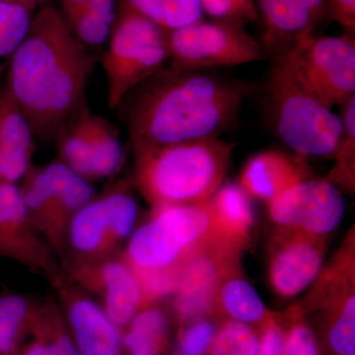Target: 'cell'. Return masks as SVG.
Instances as JSON below:
<instances>
[{"label":"cell","mask_w":355,"mask_h":355,"mask_svg":"<svg viewBox=\"0 0 355 355\" xmlns=\"http://www.w3.org/2000/svg\"><path fill=\"white\" fill-rule=\"evenodd\" d=\"M95 64L96 58L74 36L57 7H40L11 55L6 86L34 135L55 139L87 107L86 88Z\"/></svg>","instance_id":"2"},{"label":"cell","mask_w":355,"mask_h":355,"mask_svg":"<svg viewBox=\"0 0 355 355\" xmlns=\"http://www.w3.org/2000/svg\"><path fill=\"white\" fill-rule=\"evenodd\" d=\"M21 181L28 216L62 265L69 222L95 197L94 188L58 160L46 166L32 165Z\"/></svg>","instance_id":"8"},{"label":"cell","mask_w":355,"mask_h":355,"mask_svg":"<svg viewBox=\"0 0 355 355\" xmlns=\"http://www.w3.org/2000/svg\"><path fill=\"white\" fill-rule=\"evenodd\" d=\"M31 161L26 154L0 150V184H17L31 167Z\"/></svg>","instance_id":"34"},{"label":"cell","mask_w":355,"mask_h":355,"mask_svg":"<svg viewBox=\"0 0 355 355\" xmlns=\"http://www.w3.org/2000/svg\"><path fill=\"white\" fill-rule=\"evenodd\" d=\"M139 205L128 183L114 186L83 205L65 234L62 270L71 265L99 263L118 256L135 231Z\"/></svg>","instance_id":"7"},{"label":"cell","mask_w":355,"mask_h":355,"mask_svg":"<svg viewBox=\"0 0 355 355\" xmlns=\"http://www.w3.org/2000/svg\"><path fill=\"white\" fill-rule=\"evenodd\" d=\"M125 161V149L118 130L106 119L93 118V174L94 181L118 174Z\"/></svg>","instance_id":"28"},{"label":"cell","mask_w":355,"mask_h":355,"mask_svg":"<svg viewBox=\"0 0 355 355\" xmlns=\"http://www.w3.org/2000/svg\"><path fill=\"white\" fill-rule=\"evenodd\" d=\"M263 26V39L273 50H286L313 34L326 21L324 0H254Z\"/></svg>","instance_id":"17"},{"label":"cell","mask_w":355,"mask_h":355,"mask_svg":"<svg viewBox=\"0 0 355 355\" xmlns=\"http://www.w3.org/2000/svg\"><path fill=\"white\" fill-rule=\"evenodd\" d=\"M64 272L67 282L98 296L99 304L121 331L140 311L151 305L121 254L99 263L67 266Z\"/></svg>","instance_id":"13"},{"label":"cell","mask_w":355,"mask_h":355,"mask_svg":"<svg viewBox=\"0 0 355 355\" xmlns=\"http://www.w3.org/2000/svg\"><path fill=\"white\" fill-rule=\"evenodd\" d=\"M31 20L32 14L17 2L0 1V60L17 50Z\"/></svg>","instance_id":"31"},{"label":"cell","mask_w":355,"mask_h":355,"mask_svg":"<svg viewBox=\"0 0 355 355\" xmlns=\"http://www.w3.org/2000/svg\"><path fill=\"white\" fill-rule=\"evenodd\" d=\"M259 331L260 347L257 355H284V331L279 315Z\"/></svg>","instance_id":"35"},{"label":"cell","mask_w":355,"mask_h":355,"mask_svg":"<svg viewBox=\"0 0 355 355\" xmlns=\"http://www.w3.org/2000/svg\"><path fill=\"white\" fill-rule=\"evenodd\" d=\"M222 234L246 246L254 223L251 197L238 184H221L210 198Z\"/></svg>","instance_id":"22"},{"label":"cell","mask_w":355,"mask_h":355,"mask_svg":"<svg viewBox=\"0 0 355 355\" xmlns=\"http://www.w3.org/2000/svg\"><path fill=\"white\" fill-rule=\"evenodd\" d=\"M55 291L70 335L80 355H127L123 331L99 303L67 280Z\"/></svg>","instance_id":"16"},{"label":"cell","mask_w":355,"mask_h":355,"mask_svg":"<svg viewBox=\"0 0 355 355\" xmlns=\"http://www.w3.org/2000/svg\"><path fill=\"white\" fill-rule=\"evenodd\" d=\"M326 20L334 21L349 34L355 31V0H324Z\"/></svg>","instance_id":"36"},{"label":"cell","mask_w":355,"mask_h":355,"mask_svg":"<svg viewBox=\"0 0 355 355\" xmlns=\"http://www.w3.org/2000/svg\"><path fill=\"white\" fill-rule=\"evenodd\" d=\"M40 302L21 294L0 295V355H19Z\"/></svg>","instance_id":"24"},{"label":"cell","mask_w":355,"mask_h":355,"mask_svg":"<svg viewBox=\"0 0 355 355\" xmlns=\"http://www.w3.org/2000/svg\"><path fill=\"white\" fill-rule=\"evenodd\" d=\"M277 55L298 83L329 109L355 95V40L307 35Z\"/></svg>","instance_id":"10"},{"label":"cell","mask_w":355,"mask_h":355,"mask_svg":"<svg viewBox=\"0 0 355 355\" xmlns=\"http://www.w3.org/2000/svg\"><path fill=\"white\" fill-rule=\"evenodd\" d=\"M340 107L342 135L331 156L335 165L324 179L352 193L355 188V95Z\"/></svg>","instance_id":"25"},{"label":"cell","mask_w":355,"mask_h":355,"mask_svg":"<svg viewBox=\"0 0 355 355\" xmlns=\"http://www.w3.org/2000/svg\"><path fill=\"white\" fill-rule=\"evenodd\" d=\"M354 231L313 282L298 303L305 315H315L328 355H355Z\"/></svg>","instance_id":"9"},{"label":"cell","mask_w":355,"mask_h":355,"mask_svg":"<svg viewBox=\"0 0 355 355\" xmlns=\"http://www.w3.org/2000/svg\"><path fill=\"white\" fill-rule=\"evenodd\" d=\"M214 318L205 316L179 326L172 355H209L218 326Z\"/></svg>","instance_id":"32"},{"label":"cell","mask_w":355,"mask_h":355,"mask_svg":"<svg viewBox=\"0 0 355 355\" xmlns=\"http://www.w3.org/2000/svg\"><path fill=\"white\" fill-rule=\"evenodd\" d=\"M1 2H9V3H11V2H16V0H0Z\"/></svg>","instance_id":"38"},{"label":"cell","mask_w":355,"mask_h":355,"mask_svg":"<svg viewBox=\"0 0 355 355\" xmlns=\"http://www.w3.org/2000/svg\"><path fill=\"white\" fill-rule=\"evenodd\" d=\"M0 150L33 157L34 133L7 87L0 90Z\"/></svg>","instance_id":"26"},{"label":"cell","mask_w":355,"mask_h":355,"mask_svg":"<svg viewBox=\"0 0 355 355\" xmlns=\"http://www.w3.org/2000/svg\"><path fill=\"white\" fill-rule=\"evenodd\" d=\"M273 128L300 158L333 156L342 135L340 114L306 91L277 55L268 80Z\"/></svg>","instance_id":"5"},{"label":"cell","mask_w":355,"mask_h":355,"mask_svg":"<svg viewBox=\"0 0 355 355\" xmlns=\"http://www.w3.org/2000/svg\"><path fill=\"white\" fill-rule=\"evenodd\" d=\"M0 258L24 266L55 288L65 282L58 254L28 216L17 184H0Z\"/></svg>","instance_id":"12"},{"label":"cell","mask_w":355,"mask_h":355,"mask_svg":"<svg viewBox=\"0 0 355 355\" xmlns=\"http://www.w3.org/2000/svg\"><path fill=\"white\" fill-rule=\"evenodd\" d=\"M250 86L205 69L170 64L120 102L132 148L219 137L232 125Z\"/></svg>","instance_id":"1"},{"label":"cell","mask_w":355,"mask_h":355,"mask_svg":"<svg viewBox=\"0 0 355 355\" xmlns=\"http://www.w3.org/2000/svg\"><path fill=\"white\" fill-rule=\"evenodd\" d=\"M307 179L304 163L279 151H265L248 161L240 186L251 198L270 203L294 184Z\"/></svg>","instance_id":"18"},{"label":"cell","mask_w":355,"mask_h":355,"mask_svg":"<svg viewBox=\"0 0 355 355\" xmlns=\"http://www.w3.org/2000/svg\"><path fill=\"white\" fill-rule=\"evenodd\" d=\"M203 15L220 24L245 29L259 20L254 0H200Z\"/></svg>","instance_id":"33"},{"label":"cell","mask_w":355,"mask_h":355,"mask_svg":"<svg viewBox=\"0 0 355 355\" xmlns=\"http://www.w3.org/2000/svg\"><path fill=\"white\" fill-rule=\"evenodd\" d=\"M234 146L219 137L133 149V182L154 209L203 202L223 184Z\"/></svg>","instance_id":"4"},{"label":"cell","mask_w":355,"mask_h":355,"mask_svg":"<svg viewBox=\"0 0 355 355\" xmlns=\"http://www.w3.org/2000/svg\"><path fill=\"white\" fill-rule=\"evenodd\" d=\"M326 252L327 236L277 225L268 243L273 291L286 298L305 291L321 272Z\"/></svg>","instance_id":"14"},{"label":"cell","mask_w":355,"mask_h":355,"mask_svg":"<svg viewBox=\"0 0 355 355\" xmlns=\"http://www.w3.org/2000/svg\"><path fill=\"white\" fill-rule=\"evenodd\" d=\"M270 218L277 225L327 236L345 216L340 189L326 179H305L268 203Z\"/></svg>","instance_id":"15"},{"label":"cell","mask_w":355,"mask_h":355,"mask_svg":"<svg viewBox=\"0 0 355 355\" xmlns=\"http://www.w3.org/2000/svg\"><path fill=\"white\" fill-rule=\"evenodd\" d=\"M19 355H80L57 298L40 302Z\"/></svg>","instance_id":"20"},{"label":"cell","mask_w":355,"mask_h":355,"mask_svg":"<svg viewBox=\"0 0 355 355\" xmlns=\"http://www.w3.org/2000/svg\"><path fill=\"white\" fill-rule=\"evenodd\" d=\"M123 333L127 355H164L170 343V318L157 304L147 306Z\"/></svg>","instance_id":"23"},{"label":"cell","mask_w":355,"mask_h":355,"mask_svg":"<svg viewBox=\"0 0 355 355\" xmlns=\"http://www.w3.org/2000/svg\"><path fill=\"white\" fill-rule=\"evenodd\" d=\"M260 331L241 322L225 320L217 329L209 355H257Z\"/></svg>","instance_id":"29"},{"label":"cell","mask_w":355,"mask_h":355,"mask_svg":"<svg viewBox=\"0 0 355 355\" xmlns=\"http://www.w3.org/2000/svg\"><path fill=\"white\" fill-rule=\"evenodd\" d=\"M49 0H16L17 3L27 9L30 13L33 14L37 8L46 6Z\"/></svg>","instance_id":"37"},{"label":"cell","mask_w":355,"mask_h":355,"mask_svg":"<svg viewBox=\"0 0 355 355\" xmlns=\"http://www.w3.org/2000/svg\"><path fill=\"white\" fill-rule=\"evenodd\" d=\"M228 238L216 223L211 200L153 209L135 229L121 253L144 289L149 304L174 295L187 266L205 248Z\"/></svg>","instance_id":"3"},{"label":"cell","mask_w":355,"mask_h":355,"mask_svg":"<svg viewBox=\"0 0 355 355\" xmlns=\"http://www.w3.org/2000/svg\"><path fill=\"white\" fill-rule=\"evenodd\" d=\"M171 64L191 69L236 67L263 58L261 46L245 29L202 19L167 30Z\"/></svg>","instance_id":"11"},{"label":"cell","mask_w":355,"mask_h":355,"mask_svg":"<svg viewBox=\"0 0 355 355\" xmlns=\"http://www.w3.org/2000/svg\"><path fill=\"white\" fill-rule=\"evenodd\" d=\"M167 60V30L121 2L108 49L101 58L110 109H116L130 91L154 76Z\"/></svg>","instance_id":"6"},{"label":"cell","mask_w":355,"mask_h":355,"mask_svg":"<svg viewBox=\"0 0 355 355\" xmlns=\"http://www.w3.org/2000/svg\"><path fill=\"white\" fill-rule=\"evenodd\" d=\"M133 10L165 30L203 19L200 0H121Z\"/></svg>","instance_id":"27"},{"label":"cell","mask_w":355,"mask_h":355,"mask_svg":"<svg viewBox=\"0 0 355 355\" xmlns=\"http://www.w3.org/2000/svg\"><path fill=\"white\" fill-rule=\"evenodd\" d=\"M275 317L254 287L242 277L240 268L226 275L217 286L214 301V319L221 322L233 320L260 330Z\"/></svg>","instance_id":"19"},{"label":"cell","mask_w":355,"mask_h":355,"mask_svg":"<svg viewBox=\"0 0 355 355\" xmlns=\"http://www.w3.org/2000/svg\"><path fill=\"white\" fill-rule=\"evenodd\" d=\"M93 118L88 107L70 119L55 135L58 160L89 183L93 174Z\"/></svg>","instance_id":"21"},{"label":"cell","mask_w":355,"mask_h":355,"mask_svg":"<svg viewBox=\"0 0 355 355\" xmlns=\"http://www.w3.org/2000/svg\"><path fill=\"white\" fill-rule=\"evenodd\" d=\"M284 331V355H322L320 340L298 304L279 315Z\"/></svg>","instance_id":"30"}]
</instances>
